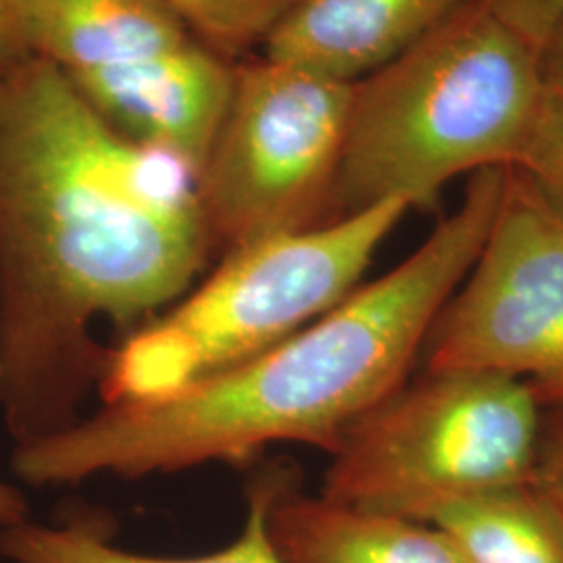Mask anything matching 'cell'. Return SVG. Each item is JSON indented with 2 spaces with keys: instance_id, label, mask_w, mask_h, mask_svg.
I'll use <instances>...</instances> for the list:
<instances>
[{
  "instance_id": "1",
  "label": "cell",
  "mask_w": 563,
  "mask_h": 563,
  "mask_svg": "<svg viewBox=\"0 0 563 563\" xmlns=\"http://www.w3.org/2000/svg\"><path fill=\"white\" fill-rule=\"evenodd\" d=\"M213 253L184 163L121 136L51 60L0 69V416L13 444L80 420L111 355L97 323L141 328Z\"/></svg>"
},
{
  "instance_id": "2",
  "label": "cell",
  "mask_w": 563,
  "mask_h": 563,
  "mask_svg": "<svg viewBox=\"0 0 563 563\" xmlns=\"http://www.w3.org/2000/svg\"><path fill=\"white\" fill-rule=\"evenodd\" d=\"M501 192L499 172L470 176L457 209L409 257L316 322L169 397L104 405L57 434L13 444V474L32 488H60L246 462L278 443L332 455L353 423L411 378L444 302L481 255Z\"/></svg>"
},
{
  "instance_id": "3",
  "label": "cell",
  "mask_w": 563,
  "mask_h": 563,
  "mask_svg": "<svg viewBox=\"0 0 563 563\" xmlns=\"http://www.w3.org/2000/svg\"><path fill=\"white\" fill-rule=\"evenodd\" d=\"M543 90L541 55L465 0L357 80L336 222L390 199L432 211L455 178L514 167Z\"/></svg>"
},
{
  "instance_id": "4",
  "label": "cell",
  "mask_w": 563,
  "mask_h": 563,
  "mask_svg": "<svg viewBox=\"0 0 563 563\" xmlns=\"http://www.w3.org/2000/svg\"><path fill=\"white\" fill-rule=\"evenodd\" d=\"M409 211L390 199L228 251L207 280L111 349L99 386L104 405L169 397L290 339L360 286Z\"/></svg>"
},
{
  "instance_id": "5",
  "label": "cell",
  "mask_w": 563,
  "mask_h": 563,
  "mask_svg": "<svg viewBox=\"0 0 563 563\" xmlns=\"http://www.w3.org/2000/svg\"><path fill=\"white\" fill-rule=\"evenodd\" d=\"M543 413L520 380L423 369L344 432L320 495L428 523L443 505L532 481Z\"/></svg>"
},
{
  "instance_id": "6",
  "label": "cell",
  "mask_w": 563,
  "mask_h": 563,
  "mask_svg": "<svg viewBox=\"0 0 563 563\" xmlns=\"http://www.w3.org/2000/svg\"><path fill=\"white\" fill-rule=\"evenodd\" d=\"M355 86L265 55L236 60L232 101L197 178L216 253L336 222Z\"/></svg>"
},
{
  "instance_id": "7",
  "label": "cell",
  "mask_w": 563,
  "mask_h": 563,
  "mask_svg": "<svg viewBox=\"0 0 563 563\" xmlns=\"http://www.w3.org/2000/svg\"><path fill=\"white\" fill-rule=\"evenodd\" d=\"M426 372H484L563 407V220L518 167L481 255L444 302L422 351Z\"/></svg>"
},
{
  "instance_id": "8",
  "label": "cell",
  "mask_w": 563,
  "mask_h": 563,
  "mask_svg": "<svg viewBox=\"0 0 563 563\" xmlns=\"http://www.w3.org/2000/svg\"><path fill=\"white\" fill-rule=\"evenodd\" d=\"M236 60L190 41L146 59L67 74L128 141L184 163L199 178L232 101Z\"/></svg>"
},
{
  "instance_id": "9",
  "label": "cell",
  "mask_w": 563,
  "mask_h": 563,
  "mask_svg": "<svg viewBox=\"0 0 563 563\" xmlns=\"http://www.w3.org/2000/svg\"><path fill=\"white\" fill-rule=\"evenodd\" d=\"M465 0H299L263 44L288 60L357 81L395 59Z\"/></svg>"
},
{
  "instance_id": "10",
  "label": "cell",
  "mask_w": 563,
  "mask_h": 563,
  "mask_svg": "<svg viewBox=\"0 0 563 563\" xmlns=\"http://www.w3.org/2000/svg\"><path fill=\"white\" fill-rule=\"evenodd\" d=\"M284 563H467L437 526L305 495L295 476L267 511Z\"/></svg>"
},
{
  "instance_id": "11",
  "label": "cell",
  "mask_w": 563,
  "mask_h": 563,
  "mask_svg": "<svg viewBox=\"0 0 563 563\" xmlns=\"http://www.w3.org/2000/svg\"><path fill=\"white\" fill-rule=\"evenodd\" d=\"M30 55L65 74L146 59L195 41L162 0H18Z\"/></svg>"
},
{
  "instance_id": "12",
  "label": "cell",
  "mask_w": 563,
  "mask_h": 563,
  "mask_svg": "<svg viewBox=\"0 0 563 563\" xmlns=\"http://www.w3.org/2000/svg\"><path fill=\"white\" fill-rule=\"evenodd\" d=\"M295 472H267L249 488V514L239 539L220 551L195 558H155L125 551L88 520H34L0 528V558L7 563H284L267 534V511Z\"/></svg>"
},
{
  "instance_id": "13",
  "label": "cell",
  "mask_w": 563,
  "mask_h": 563,
  "mask_svg": "<svg viewBox=\"0 0 563 563\" xmlns=\"http://www.w3.org/2000/svg\"><path fill=\"white\" fill-rule=\"evenodd\" d=\"M428 523L467 563H563V518L532 481L443 505Z\"/></svg>"
},
{
  "instance_id": "14",
  "label": "cell",
  "mask_w": 563,
  "mask_h": 563,
  "mask_svg": "<svg viewBox=\"0 0 563 563\" xmlns=\"http://www.w3.org/2000/svg\"><path fill=\"white\" fill-rule=\"evenodd\" d=\"M197 41L230 59H244L299 0H162Z\"/></svg>"
},
{
  "instance_id": "15",
  "label": "cell",
  "mask_w": 563,
  "mask_h": 563,
  "mask_svg": "<svg viewBox=\"0 0 563 563\" xmlns=\"http://www.w3.org/2000/svg\"><path fill=\"white\" fill-rule=\"evenodd\" d=\"M522 169L563 220V88L544 81L543 97L523 142Z\"/></svg>"
},
{
  "instance_id": "16",
  "label": "cell",
  "mask_w": 563,
  "mask_h": 563,
  "mask_svg": "<svg viewBox=\"0 0 563 563\" xmlns=\"http://www.w3.org/2000/svg\"><path fill=\"white\" fill-rule=\"evenodd\" d=\"M516 36L543 57L544 46L563 21V0H481Z\"/></svg>"
},
{
  "instance_id": "17",
  "label": "cell",
  "mask_w": 563,
  "mask_h": 563,
  "mask_svg": "<svg viewBox=\"0 0 563 563\" xmlns=\"http://www.w3.org/2000/svg\"><path fill=\"white\" fill-rule=\"evenodd\" d=\"M532 483L563 518V407L544 409Z\"/></svg>"
},
{
  "instance_id": "18",
  "label": "cell",
  "mask_w": 563,
  "mask_h": 563,
  "mask_svg": "<svg viewBox=\"0 0 563 563\" xmlns=\"http://www.w3.org/2000/svg\"><path fill=\"white\" fill-rule=\"evenodd\" d=\"M30 55L21 41L18 0H0V69Z\"/></svg>"
},
{
  "instance_id": "19",
  "label": "cell",
  "mask_w": 563,
  "mask_h": 563,
  "mask_svg": "<svg viewBox=\"0 0 563 563\" xmlns=\"http://www.w3.org/2000/svg\"><path fill=\"white\" fill-rule=\"evenodd\" d=\"M32 520V509L18 486L0 478V528Z\"/></svg>"
},
{
  "instance_id": "20",
  "label": "cell",
  "mask_w": 563,
  "mask_h": 563,
  "mask_svg": "<svg viewBox=\"0 0 563 563\" xmlns=\"http://www.w3.org/2000/svg\"><path fill=\"white\" fill-rule=\"evenodd\" d=\"M541 63H543L544 81L563 88V21L555 30V34L551 36V41L547 42Z\"/></svg>"
}]
</instances>
